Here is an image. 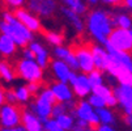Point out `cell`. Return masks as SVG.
Returning <instances> with one entry per match:
<instances>
[{
    "mask_svg": "<svg viewBox=\"0 0 132 131\" xmlns=\"http://www.w3.org/2000/svg\"><path fill=\"white\" fill-rule=\"evenodd\" d=\"M75 57H76V60H77L79 70L82 73H88L92 70L96 68V67H94L93 55H92V51H90L89 47H86V46L77 47L76 51H75Z\"/></svg>",
    "mask_w": 132,
    "mask_h": 131,
    "instance_id": "4fadbf2b",
    "label": "cell"
},
{
    "mask_svg": "<svg viewBox=\"0 0 132 131\" xmlns=\"http://www.w3.org/2000/svg\"><path fill=\"white\" fill-rule=\"evenodd\" d=\"M120 3L124 5V8H126V9L132 11V0H122Z\"/></svg>",
    "mask_w": 132,
    "mask_h": 131,
    "instance_id": "b9f144b4",
    "label": "cell"
},
{
    "mask_svg": "<svg viewBox=\"0 0 132 131\" xmlns=\"http://www.w3.org/2000/svg\"><path fill=\"white\" fill-rule=\"evenodd\" d=\"M16 75L26 83H41L43 79V70L34 59L21 58L16 63Z\"/></svg>",
    "mask_w": 132,
    "mask_h": 131,
    "instance_id": "3957f363",
    "label": "cell"
},
{
    "mask_svg": "<svg viewBox=\"0 0 132 131\" xmlns=\"http://www.w3.org/2000/svg\"><path fill=\"white\" fill-rule=\"evenodd\" d=\"M129 30L131 29L114 28L111 30L105 46H109L111 49H115L119 51H124V52H131L132 51V41H131Z\"/></svg>",
    "mask_w": 132,
    "mask_h": 131,
    "instance_id": "277c9868",
    "label": "cell"
},
{
    "mask_svg": "<svg viewBox=\"0 0 132 131\" xmlns=\"http://www.w3.org/2000/svg\"><path fill=\"white\" fill-rule=\"evenodd\" d=\"M42 127H43V131H62L59 125H58V122H56V119L52 118V117L47 118L42 123Z\"/></svg>",
    "mask_w": 132,
    "mask_h": 131,
    "instance_id": "1f68e13d",
    "label": "cell"
},
{
    "mask_svg": "<svg viewBox=\"0 0 132 131\" xmlns=\"http://www.w3.org/2000/svg\"><path fill=\"white\" fill-rule=\"evenodd\" d=\"M69 131H93V128L90 127V125L85 121L81 119H76L75 121V125L72 126V128Z\"/></svg>",
    "mask_w": 132,
    "mask_h": 131,
    "instance_id": "d6a6232c",
    "label": "cell"
},
{
    "mask_svg": "<svg viewBox=\"0 0 132 131\" xmlns=\"http://www.w3.org/2000/svg\"><path fill=\"white\" fill-rule=\"evenodd\" d=\"M96 131H117L114 125H105V123H100L96 127Z\"/></svg>",
    "mask_w": 132,
    "mask_h": 131,
    "instance_id": "f35d334b",
    "label": "cell"
},
{
    "mask_svg": "<svg viewBox=\"0 0 132 131\" xmlns=\"http://www.w3.org/2000/svg\"><path fill=\"white\" fill-rule=\"evenodd\" d=\"M93 131H96V130H93Z\"/></svg>",
    "mask_w": 132,
    "mask_h": 131,
    "instance_id": "c3c4849f",
    "label": "cell"
},
{
    "mask_svg": "<svg viewBox=\"0 0 132 131\" xmlns=\"http://www.w3.org/2000/svg\"><path fill=\"white\" fill-rule=\"evenodd\" d=\"M59 9H60L62 16L68 21V24L72 26V29L76 33H82L85 30V20L82 18V16L77 14L76 12H73L72 9L67 7H60Z\"/></svg>",
    "mask_w": 132,
    "mask_h": 131,
    "instance_id": "9a60e30c",
    "label": "cell"
},
{
    "mask_svg": "<svg viewBox=\"0 0 132 131\" xmlns=\"http://www.w3.org/2000/svg\"><path fill=\"white\" fill-rule=\"evenodd\" d=\"M111 14V22L114 28H120V29H131L132 26V17L126 13V12H114Z\"/></svg>",
    "mask_w": 132,
    "mask_h": 131,
    "instance_id": "ffe728a7",
    "label": "cell"
},
{
    "mask_svg": "<svg viewBox=\"0 0 132 131\" xmlns=\"http://www.w3.org/2000/svg\"><path fill=\"white\" fill-rule=\"evenodd\" d=\"M21 58H24V59H34V54L28 46H25V47H22V51H21Z\"/></svg>",
    "mask_w": 132,
    "mask_h": 131,
    "instance_id": "74e56055",
    "label": "cell"
},
{
    "mask_svg": "<svg viewBox=\"0 0 132 131\" xmlns=\"http://www.w3.org/2000/svg\"><path fill=\"white\" fill-rule=\"evenodd\" d=\"M96 113L100 118V122L101 123H105V125H115L117 122V117L114 114V111H112L110 107H101V109H97Z\"/></svg>",
    "mask_w": 132,
    "mask_h": 131,
    "instance_id": "603a6c76",
    "label": "cell"
},
{
    "mask_svg": "<svg viewBox=\"0 0 132 131\" xmlns=\"http://www.w3.org/2000/svg\"><path fill=\"white\" fill-rule=\"evenodd\" d=\"M52 102L37 96V98L29 104V110L31 111L33 114H35L37 117L39 118V121L43 123L47 118L51 117V109H52Z\"/></svg>",
    "mask_w": 132,
    "mask_h": 131,
    "instance_id": "7c38bea8",
    "label": "cell"
},
{
    "mask_svg": "<svg viewBox=\"0 0 132 131\" xmlns=\"http://www.w3.org/2000/svg\"><path fill=\"white\" fill-rule=\"evenodd\" d=\"M85 29L97 43L105 45L111 30L114 29L110 12L102 8H94L90 12H88L85 20Z\"/></svg>",
    "mask_w": 132,
    "mask_h": 131,
    "instance_id": "6da1fadb",
    "label": "cell"
},
{
    "mask_svg": "<svg viewBox=\"0 0 132 131\" xmlns=\"http://www.w3.org/2000/svg\"><path fill=\"white\" fill-rule=\"evenodd\" d=\"M26 5L30 12L39 18H50L59 9L56 0H26Z\"/></svg>",
    "mask_w": 132,
    "mask_h": 131,
    "instance_id": "5b68a950",
    "label": "cell"
},
{
    "mask_svg": "<svg viewBox=\"0 0 132 131\" xmlns=\"http://www.w3.org/2000/svg\"><path fill=\"white\" fill-rule=\"evenodd\" d=\"M59 2L63 4V7L72 9L80 16L88 13V4L85 3V0H59Z\"/></svg>",
    "mask_w": 132,
    "mask_h": 131,
    "instance_id": "7402d4cb",
    "label": "cell"
},
{
    "mask_svg": "<svg viewBox=\"0 0 132 131\" xmlns=\"http://www.w3.org/2000/svg\"><path fill=\"white\" fill-rule=\"evenodd\" d=\"M55 119H56V122H58L62 131H69L72 128V126L75 125V121H76V118H75L69 111H67V113H64L59 117H56Z\"/></svg>",
    "mask_w": 132,
    "mask_h": 131,
    "instance_id": "cb8c5ba5",
    "label": "cell"
},
{
    "mask_svg": "<svg viewBox=\"0 0 132 131\" xmlns=\"http://www.w3.org/2000/svg\"><path fill=\"white\" fill-rule=\"evenodd\" d=\"M86 76H88V80H89L92 88H94V87H97V85L105 83L103 72L100 71V70H97V68H94V70H92L90 72H88V73H86Z\"/></svg>",
    "mask_w": 132,
    "mask_h": 131,
    "instance_id": "4316f807",
    "label": "cell"
},
{
    "mask_svg": "<svg viewBox=\"0 0 132 131\" xmlns=\"http://www.w3.org/2000/svg\"><path fill=\"white\" fill-rule=\"evenodd\" d=\"M86 98H88L86 101L89 102V105H90L94 110L101 109V107H105V100L101 98V97L97 96V95H94V93H90Z\"/></svg>",
    "mask_w": 132,
    "mask_h": 131,
    "instance_id": "f1b7e54d",
    "label": "cell"
},
{
    "mask_svg": "<svg viewBox=\"0 0 132 131\" xmlns=\"http://www.w3.org/2000/svg\"><path fill=\"white\" fill-rule=\"evenodd\" d=\"M22 126H17V127H2L0 126V131H21Z\"/></svg>",
    "mask_w": 132,
    "mask_h": 131,
    "instance_id": "60d3db41",
    "label": "cell"
},
{
    "mask_svg": "<svg viewBox=\"0 0 132 131\" xmlns=\"http://www.w3.org/2000/svg\"><path fill=\"white\" fill-rule=\"evenodd\" d=\"M124 122H126V125L132 130V115H126V117H124Z\"/></svg>",
    "mask_w": 132,
    "mask_h": 131,
    "instance_id": "7bdbcfd3",
    "label": "cell"
},
{
    "mask_svg": "<svg viewBox=\"0 0 132 131\" xmlns=\"http://www.w3.org/2000/svg\"><path fill=\"white\" fill-rule=\"evenodd\" d=\"M4 100L8 104H17L16 95H14V90L13 89H5L4 90Z\"/></svg>",
    "mask_w": 132,
    "mask_h": 131,
    "instance_id": "d590c367",
    "label": "cell"
},
{
    "mask_svg": "<svg viewBox=\"0 0 132 131\" xmlns=\"http://www.w3.org/2000/svg\"><path fill=\"white\" fill-rule=\"evenodd\" d=\"M112 95L115 96L124 115H132V87L118 84L112 88Z\"/></svg>",
    "mask_w": 132,
    "mask_h": 131,
    "instance_id": "9c48e42d",
    "label": "cell"
},
{
    "mask_svg": "<svg viewBox=\"0 0 132 131\" xmlns=\"http://www.w3.org/2000/svg\"><path fill=\"white\" fill-rule=\"evenodd\" d=\"M90 51H92V55H93L94 67L100 71H102V72H105L106 67H107V62H109V52L105 49V46L97 43V45L92 46Z\"/></svg>",
    "mask_w": 132,
    "mask_h": 131,
    "instance_id": "e0dca14e",
    "label": "cell"
},
{
    "mask_svg": "<svg viewBox=\"0 0 132 131\" xmlns=\"http://www.w3.org/2000/svg\"><path fill=\"white\" fill-rule=\"evenodd\" d=\"M68 84L72 88L73 96H76L79 98H86L92 93V85L88 80L86 73H77L76 71H72Z\"/></svg>",
    "mask_w": 132,
    "mask_h": 131,
    "instance_id": "ba28073f",
    "label": "cell"
},
{
    "mask_svg": "<svg viewBox=\"0 0 132 131\" xmlns=\"http://www.w3.org/2000/svg\"><path fill=\"white\" fill-rule=\"evenodd\" d=\"M17 52V45L7 34H0V55L4 58H11Z\"/></svg>",
    "mask_w": 132,
    "mask_h": 131,
    "instance_id": "d6986e66",
    "label": "cell"
},
{
    "mask_svg": "<svg viewBox=\"0 0 132 131\" xmlns=\"http://www.w3.org/2000/svg\"><path fill=\"white\" fill-rule=\"evenodd\" d=\"M129 32H131V41H132V29H131Z\"/></svg>",
    "mask_w": 132,
    "mask_h": 131,
    "instance_id": "bcb514c9",
    "label": "cell"
},
{
    "mask_svg": "<svg viewBox=\"0 0 132 131\" xmlns=\"http://www.w3.org/2000/svg\"><path fill=\"white\" fill-rule=\"evenodd\" d=\"M67 106L64 102H58L56 101L54 105H52V109H51V117L52 118H56V117H59L64 113H67Z\"/></svg>",
    "mask_w": 132,
    "mask_h": 131,
    "instance_id": "f546056e",
    "label": "cell"
},
{
    "mask_svg": "<svg viewBox=\"0 0 132 131\" xmlns=\"http://www.w3.org/2000/svg\"><path fill=\"white\" fill-rule=\"evenodd\" d=\"M51 92L54 93L55 100L58 102H68L71 100H73V92L72 88L68 83H63V81H55L51 84L50 87Z\"/></svg>",
    "mask_w": 132,
    "mask_h": 131,
    "instance_id": "5bb4252c",
    "label": "cell"
},
{
    "mask_svg": "<svg viewBox=\"0 0 132 131\" xmlns=\"http://www.w3.org/2000/svg\"><path fill=\"white\" fill-rule=\"evenodd\" d=\"M21 125V109L16 104L4 102L0 106V126L17 127Z\"/></svg>",
    "mask_w": 132,
    "mask_h": 131,
    "instance_id": "8992f818",
    "label": "cell"
},
{
    "mask_svg": "<svg viewBox=\"0 0 132 131\" xmlns=\"http://www.w3.org/2000/svg\"><path fill=\"white\" fill-rule=\"evenodd\" d=\"M69 113L76 118V119H81V121H85L90 125V127H97L101 122H100V118L96 113L89 102L86 100H81L79 102H76V106H75L73 110H71Z\"/></svg>",
    "mask_w": 132,
    "mask_h": 131,
    "instance_id": "52a82bcc",
    "label": "cell"
},
{
    "mask_svg": "<svg viewBox=\"0 0 132 131\" xmlns=\"http://www.w3.org/2000/svg\"><path fill=\"white\" fill-rule=\"evenodd\" d=\"M4 3L7 4L8 8L11 9H17V8H21L26 4V0H4Z\"/></svg>",
    "mask_w": 132,
    "mask_h": 131,
    "instance_id": "836d02e7",
    "label": "cell"
},
{
    "mask_svg": "<svg viewBox=\"0 0 132 131\" xmlns=\"http://www.w3.org/2000/svg\"><path fill=\"white\" fill-rule=\"evenodd\" d=\"M4 102H5V100H4V89L0 87V106H2Z\"/></svg>",
    "mask_w": 132,
    "mask_h": 131,
    "instance_id": "ee69618b",
    "label": "cell"
},
{
    "mask_svg": "<svg viewBox=\"0 0 132 131\" xmlns=\"http://www.w3.org/2000/svg\"><path fill=\"white\" fill-rule=\"evenodd\" d=\"M85 3H86L88 5H92V7H94V5H97L100 2H98V0H85Z\"/></svg>",
    "mask_w": 132,
    "mask_h": 131,
    "instance_id": "f6af8a7d",
    "label": "cell"
},
{
    "mask_svg": "<svg viewBox=\"0 0 132 131\" xmlns=\"http://www.w3.org/2000/svg\"><path fill=\"white\" fill-rule=\"evenodd\" d=\"M21 126L26 131H43L42 122L30 110L21 111Z\"/></svg>",
    "mask_w": 132,
    "mask_h": 131,
    "instance_id": "ac0fdd59",
    "label": "cell"
},
{
    "mask_svg": "<svg viewBox=\"0 0 132 131\" xmlns=\"http://www.w3.org/2000/svg\"><path fill=\"white\" fill-rule=\"evenodd\" d=\"M115 80H118V83H119L120 85L132 87V72H131V71H124V72H122V73L119 75Z\"/></svg>",
    "mask_w": 132,
    "mask_h": 131,
    "instance_id": "4dcf8cb0",
    "label": "cell"
},
{
    "mask_svg": "<svg viewBox=\"0 0 132 131\" xmlns=\"http://www.w3.org/2000/svg\"><path fill=\"white\" fill-rule=\"evenodd\" d=\"M98 2H101L103 4H107V5H118V4H120L122 0H98Z\"/></svg>",
    "mask_w": 132,
    "mask_h": 131,
    "instance_id": "ab89813d",
    "label": "cell"
},
{
    "mask_svg": "<svg viewBox=\"0 0 132 131\" xmlns=\"http://www.w3.org/2000/svg\"><path fill=\"white\" fill-rule=\"evenodd\" d=\"M28 47L33 51L34 54V60L38 63V66L42 70H46L50 64V51L47 50V47L37 40H33L28 43Z\"/></svg>",
    "mask_w": 132,
    "mask_h": 131,
    "instance_id": "8fae6325",
    "label": "cell"
},
{
    "mask_svg": "<svg viewBox=\"0 0 132 131\" xmlns=\"http://www.w3.org/2000/svg\"><path fill=\"white\" fill-rule=\"evenodd\" d=\"M131 29H132V26H131Z\"/></svg>",
    "mask_w": 132,
    "mask_h": 131,
    "instance_id": "681fc988",
    "label": "cell"
},
{
    "mask_svg": "<svg viewBox=\"0 0 132 131\" xmlns=\"http://www.w3.org/2000/svg\"><path fill=\"white\" fill-rule=\"evenodd\" d=\"M0 34H7L11 37L17 47H25L30 41L34 40V33H31L24 24L18 21L11 11H4L2 13Z\"/></svg>",
    "mask_w": 132,
    "mask_h": 131,
    "instance_id": "7a4b0ae2",
    "label": "cell"
},
{
    "mask_svg": "<svg viewBox=\"0 0 132 131\" xmlns=\"http://www.w3.org/2000/svg\"><path fill=\"white\" fill-rule=\"evenodd\" d=\"M14 95H16V100L18 104L21 105H25V104H29L30 102V98H31V95L29 93L26 85H17L14 89Z\"/></svg>",
    "mask_w": 132,
    "mask_h": 131,
    "instance_id": "d4e9b609",
    "label": "cell"
},
{
    "mask_svg": "<svg viewBox=\"0 0 132 131\" xmlns=\"http://www.w3.org/2000/svg\"><path fill=\"white\" fill-rule=\"evenodd\" d=\"M16 76H17L16 71L9 62H7V60L0 62V83L11 84L14 81Z\"/></svg>",
    "mask_w": 132,
    "mask_h": 131,
    "instance_id": "44dd1931",
    "label": "cell"
},
{
    "mask_svg": "<svg viewBox=\"0 0 132 131\" xmlns=\"http://www.w3.org/2000/svg\"><path fill=\"white\" fill-rule=\"evenodd\" d=\"M50 70L54 75V78L56 79V81H63V83H68L69 81V76L72 73V70L63 62L59 59H54L50 62Z\"/></svg>",
    "mask_w": 132,
    "mask_h": 131,
    "instance_id": "2e32d148",
    "label": "cell"
},
{
    "mask_svg": "<svg viewBox=\"0 0 132 131\" xmlns=\"http://www.w3.org/2000/svg\"><path fill=\"white\" fill-rule=\"evenodd\" d=\"M105 106L106 107H110V109H114V107L118 106V101H117V98H115L114 95H110L107 98H105Z\"/></svg>",
    "mask_w": 132,
    "mask_h": 131,
    "instance_id": "8d00e7d4",
    "label": "cell"
},
{
    "mask_svg": "<svg viewBox=\"0 0 132 131\" xmlns=\"http://www.w3.org/2000/svg\"><path fill=\"white\" fill-rule=\"evenodd\" d=\"M92 93H94V95H97V96H100L101 98H107L110 95H112V88L110 87V85H107V84H100V85H97V87H94V88H92Z\"/></svg>",
    "mask_w": 132,
    "mask_h": 131,
    "instance_id": "83f0119b",
    "label": "cell"
},
{
    "mask_svg": "<svg viewBox=\"0 0 132 131\" xmlns=\"http://www.w3.org/2000/svg\"><path fill=\"white\" fill-rule=\"evenodd\" d=\"M21 131H26V130H24V127H22V128H21Z\"/></svg>",
    "mask_w": 132,
    "mask_h": 131,
    "instance_id": "7dc6e473",
    "label": "cell"
},
{
    "mask_svg": "<svg viewBox=\"0 0 132 131\" xmlns=\"http://www.w3.org/2000/svg\"><path fill=\"white\" fill-rule=\"evenodd\" d=\"M45 38L54 47L62 46L64 43V35L62 33H59V32H56V30H50V32L45 33Z\"/></svg>",
    "mask_w": 132,
    "mask_h": 131,
    "instance_id": "484cf974",
    "label": "cell"
},
{
    "mask_svg": "<svg viewBox=\"0 0 132 131\" xmlns=\"http://www.w3.org/2000/svg\"><path fill=\"white\" fill-rule=\"evenodd\" d=\"M14 17L17 18L21 24H24L31 33H38L42 29V22L39 20V17H37L33 12H30L28 8H17L13 11Z\"/></svg>",
    "mask_w": 132,
    "mask_h": 131,
    "instance_id": "30bf717a",
    "label": "cell"
},
{
    "mask_svg": "<svg viewBox=\"0 0 132 131\" xmlns=\"http://www.w3.org/2000/svg\"><path fill=\"white\" fill-rule=\"evenodd\" d=\"M26 88H28V90H29V93L31 96H37L39 93V90L42 89L41 83H28Z\"/></svg>",
    "mask_w": 132,
    "mask_h": 131,
    "instance_id": "e575fe53",
    "label": "cell"
}]
</instances>
